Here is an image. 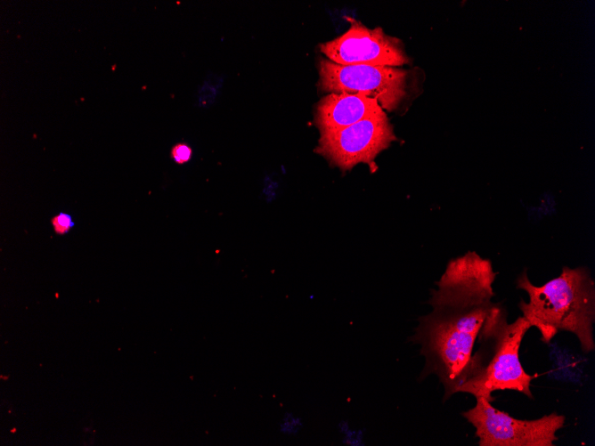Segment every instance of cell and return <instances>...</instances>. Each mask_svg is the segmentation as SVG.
<instances>
[{
  "instance_id": "6da1fadb",
  "label": "cell",
  "mask_w": 595,
  "mask_h": 446,
  "mask_svg": "<svg viewBox=\"0 0 595 446\" xmlns=\"http://www.w3.org/2000/svg\"><path fill=\"white\" fill-rule=\"evenodd\" d=\"M495 277L491 261L475 252L451 260L431 291L432 311L409 338L425 359L421 377H438L444 401L468 378L478 335L504 309L492 301Z\"/></svg>"
},
{
  "instance_id": "7a4b0ae2",
  "label": "cell",
  "mask_w": 595,
  "mask_h": 446,
  "mask_svg": "<svg viewBox=\"0 0 595 446\" xmlns=\"http://www.w3.org/2000/svg\"><path fill=\"white\" fill-rule=\"evenodd\" d=\"M516 282L528 294V302L518 304L522 316L540 331L542 342L567 331L576 336L583 353L594 351L595 285L588 268L564 266L559 276L542 286L534 285L525 270Z\"/></svg>"
},
{
  "instance_id": "3957f363",
  "label": "cell",
  "mask_w": 595,
  "mask_h": 446,
  "mask_svg": "<svg viewBox=\"0 0 595 446\" xmlns=\"http://www.w3.org/2000/svg\"><path fill=\"white\" fill-rule=\"evenodd\" d=\"M530 328L523 316L509 323L505 309L495 315L477 337L479 347L473 353L468 378L458 393L493 401V392L513 390L533 399L530 385L537 375L527 374L519 360L521 342Z\"/></svg>"
},
{
  "instance_id": "277c9868",
  "label": "cell",
  "mask_w": 595,
  "mask_h": 446,
  "mask_svg": "<svg viewBox=\"0 0 595 446\" xmlns=\"http://www.w3.org/2000/svg\"><path fill=\"white\" fill-rule=\"evenodd\" d=\"M410 76L411 72L401 67L339 65L321 59L318 85L330 93H357L376 99L384 110L394 111L409 95Z\"/></svg>"
},
{
  "instance_id": "5b68a950",
  "label": "cell",
  "mask_w": 595,
  "mask_h": 446,
  "mask_svg": "<svg viewBox=\"0 0 595 446\" xmlns=\"http://www.w3.org/2000/svg\"><path fill=\"white\" fill-rule=\"evenodd\" d=\"M461 413L476 429L479 446H553L565 416L552 412L536 419H518L494 408L483 396Z\"/></svg>"
},
{
  "instance_id": "8992f818",
  "label": "cell",
  "mask_w": 595,
  "mask_h": 446,
  "mask_svg": "<svg viewBox=\"0 0 595 446\" xmlns=\"http://www.w3.org/2000/svg\"><path fill=\"white\" fill-rule=\"evenodd\" d=\"M314 151L343 171L359 163L371 164L397 140L385 111L348 126L320 133Z\"/></svg>"
},
{
  "instance_id": "52a82bcc",
  "label": "cell",
  "mask_w": 595,
  "mask_h": 446,
  "mask_svg": "<svg viewBox=\"0 0 595 446\" xmlns=\"http://www.w3.org/2000/svg\"><path fill=\"white\" fill-rule=\"evenodd\" d=\"M341 36L320 45L328 60L339 65L402 67L410 62L403 42L387 35L381 28H368L350 20Z\"/></svg>"
},
{
  "instance_id": "ba28073f",
  "label": "cell",
  "mask_w": 595,
  "mask_h": 446,
  "mask_svg": "<svg viewBox=\"0 0 595 446\" xmlns=\"http://www.w3.org/2000/svg\"><path fill=\"white\" fill-rule=\"evenodd\" d=\"M385 111L378 101L362 94L330 93L315 109V124L321 132L340 129Z\"/></svg>"
},
{
  "instance_id": "9c48e42d",
  "label": "cell",
  "mask_w": 595,
  "mask_h": 446,
  "mask_svg": "<svg viewBox=\"0 0 595 446\" xmlns=\"http://www.w3.org/2000/svg\"><path fill=\"white\" fill-rule=\"evenodd\" d=\"M51 224L56 234L64 235L74 227L75 223L70 215L61 212L51 218Z\"/></svg>"
},
{
  "instance_id": "30bf717a",
  "label": "cell",
  "mask_w": 595,
  "mask_h": 446,
  "mask_svg": "<svg viewBox=\"0 0 595 446\" xmlns=\"http://www.w3.org/2000/svg\"><path fill=\"white\" fill-rule=\"evenodd\" d=\"M192 155V148L183 142L175 144L171 149V158L179 165L187 163Z\"/></svg>"
}]
</instances>
